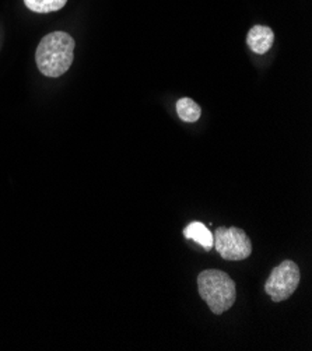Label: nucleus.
Masks as SVG:
<instances>
[{"mask_svg":"<svg viewBox=\"0 0 312 351\" xmlns=\"http://www.w3.org/2000/svg\"><path fill=\"white\" fill-rule=\"evenodd\" d=\"M274 41V34L270 27L254 25L247 35V44L252 52L258 55H265L270 51Z\"/></svg>","mask_w":312,"mask_h":351,"instance_id":"obj_5","label":"nucleus"},{"mask_svg":"<svg viewBox=\"0 0 312 351\" xmlns=\"http://www.w3.org/2000/svg\"><path fill=\"white\" fill-rule=\"evenodd\" d=\"M67 0H24V5L34 13L47 14L64 8Z\"/></svg>","mask_w":312,"mask_h":351,"instance_id":"obj_8","label":"nucleus"},{"mask_svg":"<svg viewBox=\"0 0 312 351\" xmlns=\"http://www.w3.org/2000/svg\"><path fill=\"white\" fill-rule=\"evenodd\" d=\"M75 47V40L67 32L56 31L45 35L36 52L40 72L52 79L64 75L73 63Z\"/></svg>","mask_w":312,"mask_h":351,"instance_id":"obj_1","label":"nucleus"},{"mask_svg":"<svg viewBox=\"0 0 312 351\" xmlns=\"http://www.w3.org/2000/svg\"><path fill=\"white\" fill-rule=\"evenodd\" d=\"M177 114L184 122L193 123L199 121L202 115V110L192 98H181L177 102Z\"/></svg>","mask_w":312,"mask_h":351,"instance_id":"obj_7","label":"nucleus"},{"mask_svg":"<svg viewBox=\"0 0 312 351\" xmlns=\"http://www.w3.org/2000/svg\"><path fill=\"white\" fill-rule=\"evenodd\" d=\"M213 245L226 261H244L252 254L250 237L237 227H219L213 235Z\"/></svg>","mask_w":312,"mask_h":351,"instance_id":"obj_4","label":"nucleus"},{"mask_svg":"<svg viewBox=\"0 0 312 351\" xmlns=\"http://www.w3.org/2000/svg\"><path fill=\"white\" fill-rule=\"evenodd\" d=\"M300 269L293 261H283L276 266L265 283V291L273 302H282L290 298L300 285Z\"/></svg>","mask_w":312,"mask_h":351,"instance_id":"obj_3","label":"nucleus"},{"mask_svg":"<svg viewBox=\"0 0 312 351\" xmlns=\"http://www.w3.org/2000/svg\"><path fill=\"white\" fill-rule=\"evenodd\" d=\"M197 290L215 315L228 311L237 298L235 283L221 270H203L197 277Z\"/></svg>","mask_w":312,"mask_h":351,"instance_id":"obj_2","label":"nucleus"},{"mask_svg":"<svg viewBox=\"0 0 312 351\" xmlns=\"http://www.w3.org/2000/svg\"><path fill=\"white\" fill-rule=\"evenodd\" d=\"M184 235L188 239H193L195 242H197L199 245L206 250L211 251L213 248V234L211 232V230L207 228L204 224L193 221L191 223L185 230H184Z\"/></svg>","mask_w":312,"mask_h":351,"instance_id":"obj_6","label":"nucleus"}]
</instances>
